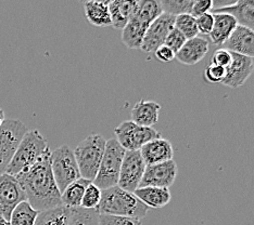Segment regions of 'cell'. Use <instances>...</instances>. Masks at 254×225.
I'll return each mask as SVG.
<instances>
[{"instance_id":"obj_1","label":"cell","mask_w":254,"mask_h":225,"mask_svg":"<svg viewBox=\"0 0 254 225\" xmlns=\"http://www.w3.org/2000/svg\"><path fill=\"white\" fill-rule=\"evenodd\" d=\"M24 190L26 201L36 211L54 209L61 203V192L51 170V151L48 148L28 168L14 176Z\"/></svg>"},{"instance_id":"obj_2","label":"cell","mask_w":254,"mask_h":225,"mask_svg":"<svg viewBox=\"0 0 254 225\" xmlns=\"http://www.w3.org/2000/svg\"><path fill=\"white\" fill-rule=\"evenodd\" d=\"M96 210L99 215L128 217L141 220L147 216L149 208L134 193L115 185L102 190L100 204Z\"/></svg>"},{"instance_id":"obj_3","label":"cell","mask_w":254,"mask_h":225,"mask_svg":"<svg viewBox=\"0 0 254 225\" xmlns=\"http://www.w3.org/2000/svg\"><path fill=\"white\" fill-rule=\"evenodd\" d=\"M162 13L160 0H140L134 15L122 30V43L128 49H140L148 27Z\"/></svg>"},{"instance_id":"obj_4","label":"cell","mask_w":254,"mask_h":225,"mask_svg":"<svg viewBox=\"0 0 254 225\" xmlns=\"http://www.w3.org/2000/svg\"><path fill=\"white\" fill-rule=\"evenodd\" d=\"M107 140L100 135H90L80 142L74 149L80 177L88 181H94L99 170L105 153Z\"/></svg>"},{"instance_id":"obj_5","label":"cell","mask_w":254,"mask_h":225,"mask_svg":"<svg viewBox=\"0 0 254 225\" xmlns=\"http://www.w3.org/2000/svg\"><path fill=\"white\" fill-rule=\"evenodd\" d=\"M48 143L45 136L38 130H30L23 136L15 154L8 166L5 173L16 176L22 170L32 166L47 151Z\"/></svg>"},{"instance_id":"obj_6","label":"cell","mask_w":254,"mask_h":225,"mask_svg":"<svg viewBox=\"0 0 254 225\" xmlns=\"http://www.w3.org/2000/svg\"><path fill=\"white\" fill-rule=\"evenodd\" d=\"M125 153L126 151L117 138L108 140L99 170H98L92 183L96 184L102 190L118 185L121 167H122Z\"/></svg>"},{"instance_id":"obj_7","label":"cell","mask_w":254,"mask_h":225,"mask_svg":"<svg viewBox=\"0 0 254 225\" xmlns=\"http://www.w3.org/2000/svg\"><path fill=\"white\" fill-rule=\"evenodd\" d=\"M51 170L61 193L67 185L82 178L74 151L68 145H62L51 152Z\"/></svg>"},{"instance_id":"obj_8","label":"cell","mask_w":254,"mask_h":225,"mask_svg":"<svg viewBox=\"0 0 254 225\" xmlns=\"http://www.w3.org/2000/svg\"><path fill=\"white\" fill-rule=\"evenodd\" d=\"M26 132V126L20 119H5L0 127V176L7 171Z\"/></svg>"},{"instance_id":"obj_9","label":"cell","mask_w":254,"mask_h":225,"mask_svg":"<svg viewBox=\"0 0 254 225\" xmlns=\"http://www.w3.org/2000/svg\"><path fill=\"white\" fill-rule=\"evenodd\" d=\"M117 140L125 151H140V148L154 138L161 137V134L153 127L137 125L132 120L122 121L114 129Z\"/></svg>"},{"instance_id":"obj_10","label":"cell","mask_w":254,"mask_h":225,"mask_svg":"<svg viewBox=\"0 0 254 225\" xmlns=\"http://www.w3.org/2000/svg\"><path fill=\"white\" fill-rule=\"evenodd\" d=\"M146 167L147 165L139 151H126L121 167L118 185L121 188L134 193L140 186Z\"/></svg>"},{"instance_id":"obj_11","label":"cell","mask_w":254,"mask_h":225,"mask_svg":"<svg viewBox=\"0 0 254 225\" xmlns=\"http://www.w3.org/2000/svg\"><path fill=\"white\" fill-rule=\"evenodd\" d=\"M26 200V195L14 176H0V216L9 221L13 210Z\"/></svg>"},{"instance_id":"obj_12","label":"cell","mask_w":254,"mask_h":225,"mask_svg":"<svg viewBox=\"0 0 254 225\" xmlns=\"http://www.w3.org/2000/svg\"><path fill=\"white\" fill-rule=\"evenodd\" d=\"M175 15L163 12L157 17L150 26L143 37L140 50L145 53H154V51L163 45L167 35L174 28Z\"/></svg>"},{"instance_id":"obj_13","label":"cell","mask_w":254,"mask_h":225,"mask_svg":"<svg viewBox=\"0 0 254 225\" xmlns=\"http://www.w3.org/2000/svg\"><path fill=\"white\" fill-rule=\"evenodd\" d=\"M178 173L174 159L146 167L140 186H157L169 188L175 182Z\"/></svg>"},{"instance_id":"obj_14","label":"cell","mask_w":254,"mask_h":225,"mask_svg":"<svg viewBox=\"0 0 254 225\" xmlns=\"http://www.w3.org/2000/svg\"><path fill=\"white\" fill-rule=\"evenodd\" d=\"M253 71V59L232 52V62L226 68V76L222 82V85L233 89L239 88L247 83Z\"/></svg>"},{"instance_id":"obj_15","label":"cell","mask_w":254,"mask_h":225,"mask_svg":"<svg viewBox=\"0 0 254 225\" xmlns=\"http://www.w3.org/2000/svg\"><path fill=\"white\" fill-rule=\"evenodd\" d=\"M139 152L147 166L164 163L174 158V148L172 143L162 136L148 142Z\"/></svg>"},{"instance_id":"obj_16","label":"cell","mask_w":254,"mask_h":225,"mask_svg":"<svg viewBox=\"0 0 254 225\" xmlns=\"http://www.w3.org/2000/svg\"><path fill=\"white\" fill-rule=\"evenodd\" d=\"M210 50V42L204 37H194L187 42L177 52L175 59L185 65H194L202 61Z\"/></svg>"},{"instance_id":"obj_17","label":"cell","mask_w":254,"mask_h":225,"mask_svg":"<svg viewBox=\"0 0 254 225\" xmlns=\"http://www.w3.org/2000/svg\"><path fill=\"white\" fill-rule=\"evenodd\" d=\"M223 45L224 49L254 59V31L238 25Z\"/></svg>"},{"instance_id":"obj_18","label":"cell","mask_w":254,"mask_h":225,"mask_svg":"<svg viewBox=\"0 0 254 225\" xmlns=\"http://www.w3.org/2000/svg\"><path fill=\"white\" fill-rule=\"evenodd\" d=\"M214 14V25L209 37L214 45H223L238 26L236 17L229 13L218 12Z\"/></svg>"},{"instance_id":"obj_19","label":"cell","mask_w":254,"mask_h":225,"mask_svg":"<svg viewBox=\"0 0 254 225\" xmlns=\"http://www.w3.org/2000/svg\"><path fill=\"white\" fill-rule=\"evenodd\" d=\"M161 105L159 103L149 100L138 101L131 108V120L137 125L152 127L158 123Z\"/></svg>"},{"instance_id":"obj_20","label":"cell","mask_w":254,"mask_h":225,"mask_svg":"<svg viewBox=\"0 0 254 225\" xmlns=\"http://www.w3.org/2000/svg\"><path fill=\"white\" fill-rule=\"evenodd\" d=\"M140 0H114L109 4L112 26L117 30H123L130 17L134 15Z\"/></svg>"},{"instance_id":"obj_21","label":"cell","mask_w":254,"mask_h":225,"mask_svg":"<svg viewBox=\"0 0 254 225\" xmlns=\"http://www.w3.org/2000/svg\"><path fill=\"white\" fill-rule=\"evenodd\" d=\"M134 194L148 208L159 209L170 204L172 195L169 188L157 186H141L138 187Z\"/></svg>"},{"instance_id":"obj_22","label":"cell","mask_w":254,"mask_h":225,"mask_svg":"<svg viewBox=\"0 0 254 225\" xmlns=\"http://www.w3.org/2000/svg\"><path fill=\"white\" fill-rule=\"evenodd\" d=\"M84 10L86 19L91 25L97 27L112 26V19L108 4L98 0H90L84 3Z\"/></svg>"},{"instance_id":"obj_23","label":"cell","mask_w":254,"mask_h":225,"mask_svg":"<svg viewBox=\"0 0 254 225\" xmlns=\"http://www.w3.org/2000/svg\"><path fill=\"white\" fill-rule=\"evenodd\" d=\"M90 182L91 181L86 180V179L79 178L78 180L74 181L70 185H67L65 189L61 193L62 206L70 208V209L80 208L85 189Z\"/></svg>"},{"instance_id":"obj_24","label":"cell","mask_w":254,"mask_h":225,"mask_svg":"<svg viewBox=\"0 0 254 225\" xmlns=\"http://www.w3.org/2000/svg\"><path fill=\"white\" fill-rule=\"evenodd\" d=\"M72 209L59 206L54 209L38 212L34 225H70Z\"/></svg>"},{"instance_id":"obj_25","label":"cell","mask_w":254,"mask_h":225,"mask_svg":"<svg viewBox=\"0 0 254 225\" xmlns=\"http://www.w3.org/2000/svg\"><path fill=\"white\" fill-rule=\"evenodd\" d=\"M218 12H225L229 13L236 17L237 22L239 25L246 26L250 30L254 31V5L247 3L244 1H239L233 7L225 8L221 10L213 11L212 13H218Z\"/></svg>"},{"instance_id":"obj_26","label":"cell","mask_w":254,"mask_h":225,"mask_svg":"<svg viewBox=\"0 0 254 225\" xmlns=\"http://www.w3.org/2000/svg\"><path fill=\"white\" fill-rule=\"evenodd\" d=\"M38 216V211L27 203L23 201L13 210L12 215L10 217V225H34L36 218Z\"/></svg>"},{"instance_id":"obj_27","label":"cell","mask_w":254,"mask_h":225,"mask_svg":"<svg viewBox=\"0 0 254 225\" xmlns=\"http://www.w3.org/2000/svg\"><path fill=\"white\" fill-rule=\"evenodd\" d=\"M174 27L180 31L187 39L194 38L199 35L197 21H195V17L190 13L175 15Z\"/></svg>"},{"instance_id":"obj_28","label":"cell","mask_w":254,"mask_h":225,"mask_svg":"<svg viewBox=\"0 0 254 225\" xmlns=\"http://www.w3.org/2000/svg\"><path fill=\"white\" fill-rule=\"evenodd\" d=\"M99 213L97 210H87L83 208L72 209L70 225H99Z\"/></svg>"},{"instance_id":"obj_29","label":"cell","mask_w":254,"mask_h":225,"mask_svg":"<svg viewBox=\"0 0 254 225\" xmlns=\"http://www.w3.org/2000/svg\"><path fill=\"white\" fill-rule=\"evenodd\" d=\"M102 196V189L98 187L96 184L90 182L85 189V193L82 199L80 208L87 210H96L99 206Z\"/></svg>"},{"instance_id":"obj_30","label":"cell","mask_w":254,"mask_h":225,"mask_svg":"<svg viewBox=\"0 0 254 225\" xmlns=\"http://www.w3.org/2000/svg\"><path fill=\"white\" fill-rule=\"evenodd\" d=\"M195 0H160L163 12L173 15L182 13H190Z\"/></svg>"},{"instance_id":"obj_31","label":"cell","mask_w":254,"mask_h":225,"mask_svg":"<svg viewBox=\"0 0 254 225\" xmlns=\"http://www.w3.org/2000/svg\"><path fill=\"white\" fill-rule=\"evenodd\" d=\"M99 225H142L140 219L120 217L111 215H99Z\"/></svg>"},{"instance_id":"obj_32","label":"cell","mask_w":254,"mask_h":225,"mask_svg":"<svg viewBox=\"0 0 254 225\" xmlns=\"http://www.w3.org/2000/svg\"><path fill=\"white\" fill-rule=\"evenodd\" d=\"M204 79L211 84H222L226 76V68L210 63L204 69Z\"/></svg>"},{"instance_id":"obj_33","label":"cell","mask_w":254,"mask_h":225,"mask_svg":"<svg viewBox=\"0 0 254 225\" xmlns=\"http://www.w3.org/2000/svg\"><path fill=\"white\" fill-rule=\"evenodd\" d=\"M186 42H187V38L185 37L180 31L176 30V28L174 27L170 32V34L167 35L164 45H167L169 48H171L173 51L175 52V53H177V52L182 49V47Z\"/></svg>"},{"instance_id":"obj_34","label":"cell","mask_w":254,"mask_h":225,"mask_svg":"<svg viewBox=\"0 0 254 225\" xmlns=\"http://www.w3.org/2000/svg\"><path fill=\"white\" fill-rule=\"evenodd\" d=\"M197 21V27L199 33L202 35H210L213 30V25H214V14L212 12L205 13L201 16L195 17Z\"/></svg>"},{"instance_id":"obj_35","label":"cell","mask_w":254,"mask_h":225,"mask_svg":"<svg viewBox=\"0 0 254 225\" xmlns=\"http://www.w3.org/2000/svg\"><path fill=\"white\" fill-rule=\"evenodd\" d=\"M230 62H232V51H229L227 49H217L212 55V64L227 68L228 65L230 64Z\"/></svg>"},{"instance_id":"obj_36","label":"cell","mask_w":254,"mask_h":225,"mask_svg":"<svg viewBox=\"0 0 254 225\" xmlns=\"http://www.w3.org/2000/svg\"><path fill=\"white\" fill-rule=\"evenodd\" d=\"M211 11H213L212 0H195L191 10H190V14L194 17H198L205 13H210Z\"/></svg>"},{"instance_id":"obj_37","label":"cell","mask_w":254,"mask_h":225,"mask_svg":"<svg viewBox=\"0 0 254 225\" xmlns=\"http://www.w3.org/2000/svg\"><path fill=\"white\" fill-rule=\"evenodd\" d=\"M154 55L160 62H163V63H170L173 60L175 59L176 53L174 51H173L171 48L167 47V45H161L160 48H158L157 50L154 51Z\"/></svg>"},{"instance_id":"obj_38","label":"cell","mask_w":254,"mask_h":225,"mask_svg":"<svg viewBox=\"0 0 254 225\" xmlns=\"http://www.w3.org/2000/svg\"><path fill=\"white\" fill-rule=\"evenodd\" d=\"M212 2H213V11H216V10L233 7V5L239 2V0H212Z\"/></svg>"},{"instance_id":"obj_39","label":"cell","mask_w":254,"mask_h":225,"mask_svg":"<svg viewBox=\"0 0 254 225\" xmlns=\"http://www.w3.org/2000/svg\"><path fill=\"white\" fill-rule=\"evenodd\" d=\"M4 120H5V117H4V112H3V109L0 108V127L2 126V124L4 123Z\"/></svg>"},{"instance_id":"obj_40","label":"cell","mask_w":254,"mask_h":225,"mask_svg":"<svg viewBox=\"0 0 254 225\" xmlns=\"http://www.w3.org/2000/svg\"><path fill=\"white\" fill-rule=\"evenodd\" d=\"M0 225H10V224H9V221L4 220V219L0 216Z\"/></svg>"},{"instance_id":"obj_41","label":"cell","mask_w":254,"mask_h":225,"mask_svg":"<svg viewBox=\"0 0 254 225\" xmlns=\"http://www.w3.org/2000/svg\"><path fill=\"white\" fill-rule=\"evenodd\" d=\"M98 1H100V2H103V3H106V4H110L111 3L112 1H114V0H98Z\"/></svg>"},{"instance_id":"obj_42","label":"cell","mask_w":254,"mask_h":225,"mask_svg":"<svg viewBox=\"0 0 254 225\" xmlns=\"http://www.w3.org/2000/svg\"><path fill=\"white\" fill-rule=\"evenodd\" d=\"M239 1H244V2H247V3H250V4L254 5V0H239Z\"/></svg>"},{"instance_id":"obj_43","label":"cell","mask_w":254,"mask_h":225,"mask_svg":"<svg viewBox=\"0 0 254 225\" xmlns=\"http://www.w3.org/2000/svg\"><path fill=\"white\" fill-rule=\"evenodd\" d=\"M77 1H79V2H83V3H85V2H88V1H90V0H77Z\"/></svg>"}]
</instances>
